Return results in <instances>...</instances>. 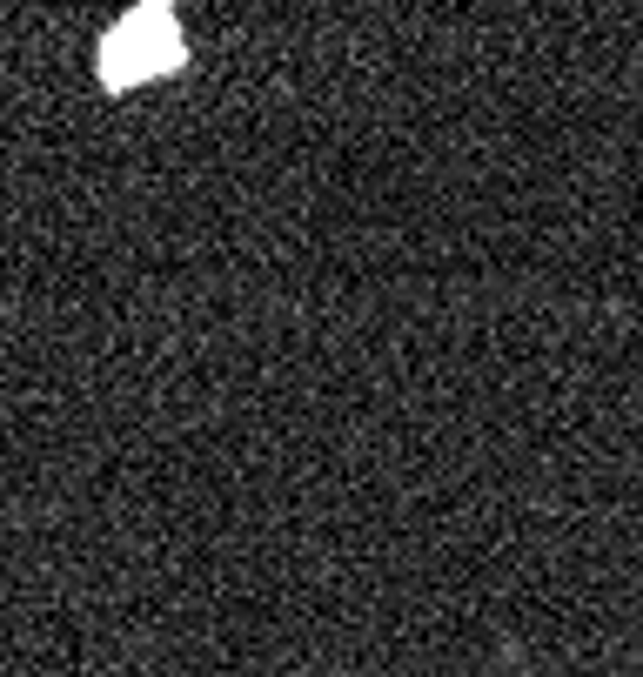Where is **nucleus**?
I'll return each mask as SVG.
<instances>
[{
  "label": "nucleus",
  "instance_id": "f257e3e1",
  "mask_svg": "<svg viewBox=\"0 0 643 677\" xmlns=\"http://www.w3.org/2000/svg\"><path fill=\"white\" fill-rule=\"evenodd\" d=\"M181 61V34H175V14L161 7V0H148L141 14H134L121 34H114L108 47H101V68H108L114 88H128V81H148V74L175 68Z\"/></svg>",
  "mask_w": 643,
  "mask_h": 677
}]
</instances>
